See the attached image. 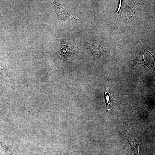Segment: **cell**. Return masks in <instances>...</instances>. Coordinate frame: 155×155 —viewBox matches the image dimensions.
Here are the masks:
<instances>
[{"mask_svg":"<svg viewBox=\"0 0 155 155\" xmlns=\"http://www.w3.org/2000/svg\"><path fill=\"white\" fill-rule=\"evenodd\" d=\"M87 49L92 54L94 59L97 58H102L104 54L106 49L100 45L88 43Z\"/></svg>","mask_w":155,"mask_h":155,"instance_id":"277c9868","label":"cell"},{"mask_svg":"<svg viewBox=\"0 0 155 155\" xmlns=\"http://www.w3.org/2000/svg\"><path fill=\"white\" fill-rule=\"evenodd\" d=\"M107 111L116 115H120L121 109L115 103L112 96L111 89H105L104 93Z\"/></svg>","mask_w":155,"mask_h":155,"instance_id":"7a4b0ae2","label":"cell"},{"mask_svg":"<svg viewBox=\"0 0 155 155\" xmlns=\"http://www.w3.org/2000/svg\"><path fill=\"white\" fill-rule=\"evenodd\" d=\"M3 155H12L10 154L8 151H5V152Z\"/></svg>","mask_w":155,"mask_h":155,"instance_id":"9c48e42d","label":"cell"},{"mask_svg":"<svg viewBox=\"0 0 155 155\" xmlns=\"http://www.w3.org/2000/svg\"><path fill=\"white\" fill-rule=\"evenodd\" d=\"M3 66L1 60L0 59V82L3 77Z\"/></svg>","mask_w":155,"mask_h":155,"instance_id":"ba28073f","label":"cell"},{"mask_svg":"<svg viewBox=\"0 0 155 155\" xmlns=\"http://www.w3.org/2000/svg\"><path fill=\"white\" fill-rule=\"evenodd\" d=\"M145 52L144 51H141L138 57L130 61V62L133 65H135L137 64H141L145 65L149 68H150V67H152V66L150 65V64L144 61V54Z\"/></svg>","mask_w":155,"mask_h":155,"instance_id":"8992f818","label":"cell"},{"mask_svg":"<svg viewBox=\"0 0 155 155\" xmlns=\"http://www.w3.org/2000/svg\"><path fill=\"white\" fill-rule=\"evenodd\" d=\"M50 2L54 11L60 19L66 21L77 20L71 15L70 9L66 5L56 1H50Z\"/></svg>","mask_w":155,"mask_h":155,"instance_id":"6da1fadb","label":"cell"},{"mask_svg":"<svg viewBox=\"0 0 155 155\" xmlns=\"http://www.w3.org/2000/svg\"><path fill=\"white\" fill-rule=\"evenodd\" d=\"M124 138L129 142L134 155H139V148L140 140L137 138L126 136Z\"/></svg>","mask_w":155,"mask_h":155,"instance_id":"5b68a950","label":"cell"},{"mask_svg":"<svg viewBox=\"0 0 155 155\" xmlns=\"http://www.w3.org/2000/svg\"><path fill=\"white\" fill-rule=\"evenodd\" d=\"M0 146L1 147L4 151H8L9 148L6 145L4 138L0 135Z\"/></svg>","mask_w":155,"mask_h":155,"instance_id":"52a82bcc","label":"cell"},{"mask_svg":"<svg viewBox=\"0 0 155 155\" xmlns=\"http://www.w3.org/2000/svg\"><path fill=\"white\" fill-rule=\"evenodd\" d=\"M2 16V14L1 12L0 11V17Z\"/></svg>","mask_w":155,"mask_h":155,"instance_id":"30bf717a","label":"cell"},{"mask_svg":"<svg viewBox=\"0 0 155 155\" xmlns=\"http://www.w3.org/2000/svg\"><path fill=\"white\" fill-rule=\"evenodd\" d=\"M60 47L59 54L64 58L67 59L73 55L74 52L71 44L67 42L64 39L60 40Z\"/></svg>","mask_w":155,"mask_h":155,"instance_id":"3957f363","label":"cell"}]
</instances>
